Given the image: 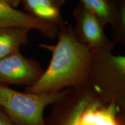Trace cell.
<instances>
[{
  "instance_id": "6da1fadb",
  "label": "cell",
  "mask_w": 125,
  "mask_h": 125,
  "mask_svg": "<svg viewBox=\"0 0 125 125\" xmlns=\"http://www.w3.org/2000/svg\"><path fill=\"white\" fill-rule=\"evenodd\" d=\"M57 37L55 45H38L51 52V60L38 80L26 87V92L51 93L65 89H80L88 85L92 52L76 40L73 27L66 22L59 27Z\"/></svg>"
},
{
  "instance_id": "7a4b0ae2",
  "label": "cell",
  "mask_w": 125,
  "mask_h": 125,
  "mask_svg": "<svg viewBox=\"0 0 125 125\" xmlns=\"http://www.w3.org/2000/svg\"><path fill=\"white\" fill-rule=\"evenodd\" d=\"M115 46L92 52L87 83L104 105L115 104L125 112V56L114 54Z\"/></svg>"
},
{
  "instance_id": "3957f363",
  "label": "cell",
  "mask_w": 125,
  "mask_h": 125,
  "mask_svg": "<svg viewBox=\"0 0 125 125\" xmlns=\"http://www.w3.org/2000/svg\"><path fill=\"white\" fill-rule=\"evenodd\" d=\"M73 90L31 93L18 92L0 83V108L18 125H46V108L62 100Z\"/></svg>"
},
{
  "instance_id": "277c9868",
  "label": "cell",
  "mask_w": 125,
  "mask_h": 125,
  "mask_svg": "<svg viewBox=\"0 0 125 125\" xmlns=\"http://www.w3.org/2000/svg\"><path fill=\"white\" fill-rule=\"evenodd\" d=\"M75 20L73 31L76 40L93 52L115 46L109 41L104 31L105 26L94 14L81 2L78 3L73 12Z\"/></svg>"
},
{
  "instance_id": "5b68a950",
  "label": "cell",
  "mask_w": 125,
  "mask_h": 125,
  "mask_svg": "<svg viewBox=\"0 0 125 125\" xmlns=\"http://www.w3.org/2000/svg\"><path fill=\"white\" fill-rule=\"evenodd\" d=\"M96 94L89 85L74 90L53 105L46 125H78L83 112L95 99Z\"/></svg>"
},
{
  "instance_id": "8992f818",
  "label": "cell",
  "mask_w": 125,
  "mask_h": 125,
  "mask_svg": "<svg viewBox=\"0 0 125 125\" xmlns=\"http://www.w3.org/2000/svg\"><path fill=\"white\" fill-rule=\"evenodd\" d=\"M44 71L40 62L18 51L0 60V83L30 86Z\"/></svg>"
},
{
  "instance_id": "52a82bcc",
  "label": "cell",
  "mask_w": 125,
  "mask_h": 125,
  "mask_svg": "<svg viewBox=\"0 0 125 125\" xmlns=\"http://www.w3.org/2000/svg\"><path fill=\"white\" fill-rule=\"evenodd\" d=\"M0 27L37 30L44 37L51 40L56 38L59 32L57 26L42 21L2 2H0Z\"/></svg>"
},
{
  "instance_id": "ba28073f",
  "label": "cell",
  "mask_w": 125,
  "mask_h": 125,
  "mask_svg": "<svg viewBox=\"0 0 125 125\" xmlns=\"http://www.w3.org/2000/svg\"><path fill=\"white\" fill-rule=\"evenodd\" d=\"M124 114L115 104L104 105L96 98L83 112L78 125H124Z\"/></svg>"
},
{
  "instance_id": "9c48e42d",
  "label": "cell",
  "mask_w": 125,
  "mask_h": 125,
  "mask_svg": "<svg viewBox=\"0 0 125 125\" xmlns=\"http://www.w3.org/2000/svg\"><path fill=\"white\" fill-rule=\"evenodd\" d=\"M27 13L45 22L60 27L65 21L61 8L66 0H20Z\"/></svg>"
},
{
  "instance_id": "30bf717a",
  "label": "cell",
  "mask_w": 125,
  "mask_h": 125,
  "mask_svg": "<svg viewBox=\"0 0 125 125\" xmlns=\"http://www.w3.org/2000/svg\"><path fill=\"white\" fill-rule=\"evenodd\" d=\"M30 31L25 28L0 27V60L27 45Z\"/></svg>"
},
{
  "instance_id": "8fae6325",
  "label": "cell",
  "mask_w": 125,
  "mask_h": 125,
  "mask_svg": "<svg viewBox=\"0 0 125 125\" xmlns=\"http://www.w3.org/2000/svg\"><path fill=\"white\" fill-rule=\"evenodd\" d=\"M84 7L94 14L104 26L109 24L112 30L119 19V3L116 0H80Z\"/></svg>"
},
{
  "instance_id": "7c38bea8",
  "label": "cell",
  "mask_w": 125,
  "mask_h": 125,
  "mask_svg": "<svg viewBox=\"0 0 125 125\" xmlns=\"http://www.w3.org/2000/svg\"><path fill=\"white\" fill-rule=\"evenodd\" d=\"M119 19L116 28L112 30V41L116 44L125 45V0L118 1Z\"/></svg>"
},
{
  "instance_id": "4fadbf2b",
  "label": "cell",
  "mask_w": 125,
  "mask_h": 125,
  "mask_svg": "<svg viewBox=\"0 0 125 125\" xmlns=\"http://www.w3.org/2000/svg\"><path fill=\"white\" fill-rule=\"evenodd\" d=\"M0 125H18L12 121L0 108Z\"/></svg>"
},
{
  "instance_id": "5bb4252c",
  "label": "cell",
  "mask_w": 125,
  "mask_h": 125,
  "mask_svg": "<svg viewBox=\"0 0 125 125\" xmlns=\"http://www.w3.org/2000/svg\"><path fill=\"white\" fill-rule=\"evenodd\" d=\"M0 2H4L13 8L17 7L21 2L20 0H0Z\"/></svg>"
},
{
  "instance_id": "9a60e30c",
  "label": "cell",
  "mask_w": 125,
  "mask_h": 125,
  "mask_svg": "<svg viewBox=\"0 0 125 125\" xmlns=\"http://www.w3.org/2000/svg\"><path fill=\"white\" fill-rule=\"evenodd\" d=\"M117 1H122V0H116Z\"/></svg>"
}]
</instances>
